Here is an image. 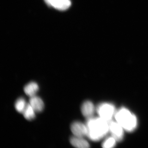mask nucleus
<instances>
[{"label":"nucleus","mask_w":148,"mask_h":148,"mask_svg":"<svg viewBox=\"0 0 148 148\" xmlns=\"http://www.w3.org/2000/svg\"><path fill=\"white\" fill-rule=\"evenodd\" d=\"M97 111L100 117L110 122L115 114V107L113 105L108 103H102L98 105Z\"/></svg>","instance_id":"3"},{"label":"nucleus","mask_w":148,"mask_h":148,"mask_svg":"<svg viewBox=\"0 0 148 148\" xmlns=\"http://www.w3.org/2000/svg\"><path fill=\"white\" fill-rule=\"evenodd\" d=\"M36 111L29 103H27L23 114L25 119L28 120H32L36 117Z\"/></svg>","instance_id":"11"},{"label":"nucleus","mask_w":148,"mask_h":148,"mask_svg":"<svg viewBox=\"0 0 148 148\" xmlns=\"http://www.w3.org/2000/svg\"><path fill=\"white\" fill-rule=\"evenodd\" d=\"M116 121L127 132L134 131L137 125L136 116L125 108H121L116 111L114 114Z\"/></svg>","instance_id":"2"},{"label":"nucleus","mask_w":148,"mask_h":148,"mask_svg":"<svg viewBox=\"0 0 148 148\" xmlns=\"http://www.w3.org/2000/svg\"><path fill=\"white\" fill-rule=\"evenodd\" d=\"M71 130L74 136L83 138L87 136L88 131L86 125L79 121H75L72 124Z\"/></svg>","instance_id":"5"},{"label":"nucleus","mask_w":148,"mask_h":148,"mask_svg":"<svg viewBox=\"0 0 148 148\" xmlns=\"http://www.w3.org/2000/svg\"><path fill=\"white\" fill-rule=\"evenodd\" d=\"M44 1L49 6L61 11L67 10L71 5L70 0H44Z\"/></svg>","instance_id":"6"},{"label":"nucleus","mask_w":148,"mask_h":148,"mask_svg":"<svg viewBox=\"0 0 148 148\" xmlns=\"http://www.w3.org/2000/svg\"><path fill=\"white\" fill-rule=\"evenodd\" d=\"M109 131L112 136L115 138L116 141H120L123 138V127L117 122L111 121L109 123Z\"/></svg>","instance_id":"4"},{"label":"nucleus","mask_w":148,"mask_h":148,"mask_svg":"<svg viewBox=\"0 0 148 148\" xmlns=\"http://www.w3.org/2000/svg\"><path fill=\"white\" fill-rule=\"evenodd\" d=\"M29 104L36 112H40L43 110L44 105L43 101L39 97L36 95L31 97L29 99Z\"/></svg>","instance_id":"8"},{"label":"nucleus","mask_w":148,"mask_h":148,"mask_svg":"<svg viewBox=\"0 0 148 148\" xmlns=\"http://www.w3.org/2000/svg\"><path fill=\"white\" fill-rule=\"evenodd\" d=\"M81 110L85 117L88 118L92 117L95 110L93 103L90 101H85L81 106Z\"/></svg>","instance_id":"7"},{"label":"nucleus","mask_w":148,"mask_h":148,"mask_svg":"<svg viewBox=\"0 0 148 148\" xmlns=\"http://www.w3.org/2000/svg\"><path fill=\"white\" fill-rule=\"evenodd\" d=\"M116 140L113 137H110L106 139L103 142L102 146L103 148H110L115 147L116 145Z\"/></svg>","instance_id":"13"},{"label":"nucleus","mask_w":148,"mask_h":148,"mask_svg":"<svg viewBox=\"0 0 148 148\" xmlns=\"http://www.w3.org/2000/svg\"><path fill=\"white\" fill-rule=\"evenodd\" d=\"M86 125L88 131L87 136L93 141L100 140L109 131L108 122L100 117L88 118Z\"/></svg>","instance_id":"1"},{"label":"nucleus","mask_w":148,"mask_h":148,"mask_svg":"<svg viewBox=\"0 0 148 148\" xmlns=\"http://www.w3.org/2000/svg\"><path fill=\"white\" fill-rule=\"evenodd\" d=\"M27 103L23 97L18 99L15 103V108L18 112L23 114Z\"/></svg>","instance_id":"12"},{"label":"nucleus","mask_w":148,"mask_h":148,"mask_svg":"<svg viewBox=\"0 0 148 148\" xmlns=\"http://www.w3.org/2000/svg\"><path fill=\"white\" fill-rule=\"evenodd\" d=\"M39 86L36 82H32L26 85L24 88L25 93L29 97L36 95L39 90Z\"/></svg>","instance_id":"10"},{"label":"nucleus","mask_w":148,"mask_h":148,"mask_svg":"<svg viewBox=\"0 0 148 148\" xmlns=\"http://www.w3.org/2000/svg\"><path fill=\"white\" fill-rule=\"evenodd\" d=\"M70 142L72 145L75 147L88 148L90 147V144L83 138L74 136L70 138Z\"/></svg>","instance_id":"9"}]
</instances>
